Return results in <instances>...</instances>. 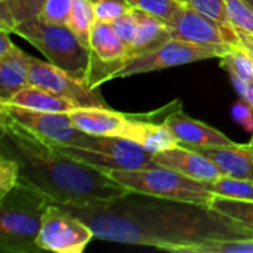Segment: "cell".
<instances>
[{"label":"cell","mask_w":253,"mask_h":253,"mask_svg":"<svg viewBox=\"0 0 253 253\" xmlns=\"http://www.w3.org/2000/svg\"><path fill=\"white\" fill-rule=\"evenodd\" d=\"M59 206L86 222L96 239L151 246L166 252L176 246L196 243L253 239V230L206 205L160 199L133 191L110 202Z\"/></svg>","instance_id":"obj_1"},{"label":"cell","mask_w":253,"mask_h":253,"mask_svg":"<svg viewBox=\"0 0 253 253\" xmlns=\"http://www.w3.org/2000/svg\"><path fill=\"white\" fill-rule=\"evenodd\" d=\"M1 154L19 165L21 179L37 187L56 205L84 206L125 197L129 188L107 170L61 153L0 111Z\"/></svg>","instance_id":"obj_2"},{"label":"cell","mask_w":253,"mask_h":253,"mask_svg":"<svg viewBox=\"0 0 253 253\" xmlns=\"http://www.w3.org/2000/svg\"><path fill=\"white\" fill-rule=\"evenodd\" d=\"M53 202L37 187L19 182L0 197V251L3 253H31L40 251L37 237L43 216Z\"/></svg>","instance_id":"obj_3"},{"label":"cell","mask_w":253,"mask_h":253,"mask_svg":"<svg viewBox=\"0 0 253 253\" xmlns=\"http://www.w3.org/2000/svg\"><path fill=\"white\" fill-rule=\"evenodd\" d=\"M12 33L31 43L55 67L89 83L92 50L67 24H53L36 16L16 25Z\"/></svg>","instance_id":"obj_4"},{"label":"cell","mask_w":253,"mask_h":253,"mask_svg":"<svg viewBox=\"0 0 253 253\" xmlns=\"http://www.w3.org/2000/svg\"><path fill=\"white\" fill-rule=\"evenodd\" d=\"M107 173L130 191L145 196L206 206L213 199V194L206 187V181H199L162 166L136 170L110 169Z\"/></svg>","instance_id":"obj_5"},{"label":"cell","mask_w":253,"mask_h":253,"mask_svg":"<svg viewBox=\"0 0 253 253\" xmlns=\"http://www.w3.org/2000/svg\"><path fill=\"white\" fill-rule=\"evenodd\" d=\"M61 153L104 170H136L159 168L153 154L139 144L120 136H96L89 147L55 145Z\"/></svg>","instance_id":"obj_6"},{"label":"cell","mask_w":253,"mask_h":253,"mask_svg":"<svg viewBox=\"0 0 253 253\" xmlns=\"http://www.w3.org/2000/svg\"><path fill=\"white\" fill-rule=\"evenodd\" d=\"M234 46L230 44H197V43L170 39L168 43H165L163 46H160L153 52L127 58L123 62V65L111 74L110 80L166 70V68L179 67L203 59H212V58L221 59Z\"/></svg>","instance_id":"obj_7"},{"label":"cell","mask_w":253,"mask_h":253,"mask_svg":"<svg viewBox=\"0 0 253 253\" xmlns=\"http://www.w3.org/2000/svg\"><path fill=\"white\" fill-rule=\"evenodd\" d=\"M0 111L53 145L89 147L95 139V135L82 132L74 126L70 113L34 111L10 104H0Z\"/></svg>","instance_id":"obj_8"},{"label":"cell","mask_w":253,"mask_h":253,"mask_svg":"<svg viewBox=\"0 0 253 253\" xmlns=\"http://www.w3.org/2000/svg\"><path fill=\"white\" fill-rule=\"evenodd\" d=\"M93 237L86 222L52 203L44 212L37 246L40 251L55 253H82Z\"/></svg>","instance_id":"obj_9"},{"label":"cell","mask_w":253,"mask_h":253,"mask_svg":"<svg viewBox=\"0 0 253 253\" xmlns=\"http://www.w3.org/2000/svg\"><path fill=\"white\" fill-rule=\"evenodd\" d=\"M30 84L53 92L77 104L80 108H110L102 98L99 87L76 79L70 73L55 67L49 61L30 58Z\"/></svg>","instance_id":"obj_10"},{"label":"cell","mask_w":253,"mask_h":253,"mask_svg":"<svg viewBox=\"0 0 253 253\" xmlns=\"http://www.w3.org/2000/svg\"><path fill=\"white\" fill-rule=\"evenodd\" d=\"M172 39L197 44H230L239 46L236 30L221 24L190 4H182L178 12L166 22Z\"/></svg>","instance_id":"obj_11"},{"label":"cell","mask_w":253,"mask_h":253,"mask_svg":"<svg viewBox=\"0 0 253 253\" xmlns=\"http://www.w3.org/2000/svg\"><path fill=\"white\" fill-rule=\"evenodd\" d=\"M77 129L96 136H120L133 141L141 116H130L111 108H79L70 113Z\"/></svg>","instance_id":"obj_12"},{"label":"cell","mask_w":253,"mask_h":253,"mask_svg":"<svg viewBox=\"0 0 253 253\" xmlns=\"http://www.w3.org/2000/svg\"><path fill=\"white\" fill-rule=\"evenodd\" d=\"M163 123L178 139L179 145L188 148H215L228 147L234 142L221 130L208 126L206 123L187 116L181 105L166 114Z\"/></svg>","instance_id":"obj_13"},{"label":"cell","mask_w":253,"mask_h":253,"mask_svg":"<svg viewBox=\"0 0 253 253\" xmlns=\"http://www.w3.org/2000/svg\"><path fill=\"white\" fill-rule=\"evenodd\" d=\"M153 159L162 168L176 170L182 175H187L199 181H212L224 175L218 165L212 162L209 157H206L197 150L184 145H178L166 151L156 153L153 154Z\"/></svg>","instance_id":"obj_14"},{"label":"cell","mask_w":253,"mask_h":253,"mask_svg":"<svg viewBox=\"0 0 253 253\" xmlns=\"http://www.w3.org/2000/svg\"><path fill=\"white\" fill-rule=\"evenodd\" d=\"M90 50H92V61L98 65L108 67L110 65V76L119 70L123 62L130 56L129 49L126 44L119 39L116 34L111 22L95 21L92 31H90Z\"/></svg>","instance_id":"obj_15"},{"label":"cell","mask_w":253,"mask_h":253,"mask_svg":"<svg viewBox=\"0 0 253 253\" xmlns=\"http://www.w3.org/2000/svg\"><path fill=\"white\" fill-rule=\"evenodd\" d=\"M218 165L224 175L253 181V147L251 144H233L215 148H193Z\"/></svg>","instance_id":"obj_16"},{"label":"cell","mask_w":253,"mask_h":253,"mask_svg":"<svg viewBox=\"0 0 253 253\" xmlns=\"http://www.w3.org/2000/svg\"><path fill=\"white\" fill-rule=\"evenodd\" d=\"M30 58L31 55L18 46L0 58V104L7 102L15 93L30 86Z\"/></svg>","instance_id":"obj_17"},{"label":"cell","mask_w":253,"mask_h":253,"mask_svg":"<svg viewBox=\"0 0 253 253\" xmlns=\"http://www.w3.org/2000/svg\"><path fill=\"white\" fill-rule=\"evenodd\" d=\"M135 15L138 21V30L130 47V58L153 52L172 39L170 30L163 19L139 9H135Z\"/></svg>","instance_id":"obj_18"},{"label":"cell","mask_w":253,"mask_h":253,"mask_svg":"<svg viewBox=\"0 0 253 253\" xmlns=\"http://www.w3.org/2000/svg\"><path fill=\"white\" fill-rule=\"evenodd\" d=\"M10 105L34 110V111H44V113H71L79 110L80 107L73 101L62 98L53 92L37 86H27L18 93H15L7 102Z\"/></svg>","instance_id":"obj_19"},{"label":"cell","mask_w":253,"mask_h":253,"mask_svg":"<svg viewBox=\"0 0 253 253\" xmlns=\"http://www.w3.org/2000/svg\"><path fill=\"white\" fill-rule=\"evenodd\" d=\"M147 117L148 114L141 116L133 142L139 144L144 150H147L151 154L162 153V151H166L169 148L179 145L178 139L165 123L147 120Z\"/></svg>","instance_id":"obj_20"},{"label":"cell","mask_w":253,"mask_h":253,"mask_svg":"<svg viewBox=\"0 0 253 253\" xmlns=\"http://www.w3.org/2000/svg\"><path fill=\"white\" fill-rule=\"evenodd\" d=\"M46 0H0V28L12 30L36 16H40Z\"/></svg>","instance_id":"obj_21"},{"label":"cell","mask_w":253,"mask_h":253,"mask_svg":"<svg viewBox=\"0 0 253 253\" xmlns=\"http://www.w3.org/2000/svg\"><path fill=\"white\" fill-rule=\"evenodd\" d=\"M96 21L93 3L90 0H74L67 25L74 31L80 42L90 49V31Z\"/></svg>","instance_id":"obj_22"},{"label":"cell","mask_w":253,"mask_h":253,"mask_svg":"<svg viewBox=\"0 0 253 253\" xmlns=\"http://www.w3.org/2000/svg\"><path fill=\"white\" fill-rule=\"evenodd\" d=\"M206 187L213 196L237 200H253V181L249 179L222 175L216 179L206 181Z\"/></svg>","instance_id":"obj_23"},{"label":"cell","mask_w":253,"mask_h":253,"mask_svg":"<svg viewBox=\"0 0 253 253\" xmlns=\"http://www.w3.org/2000/svg\"><path fill=\"white\" fill-rule=\"evenodd\" d=\"M169 252L173 253H253V239L216 240L206 243H196L187 246H176Z\"/></svg>","instance_id":"obj_24"},{"label":"cell","mask_w":253,"mask_h":253,"mask_svg":"<svg viewBox=\"0 0 253 253\" xmlns=\"http://www.w3.org/2000/svg\"><path fill=\"white\" fill-rule=\"evenodd\" d=\"M209 208L253 230V200H237L213 196Z\"/></svg>","instance_id":"obj_25"},{"label":"cell","mask_w":253,"mask_h":253,"mask_svg":"<svg viewBox=\"0 0 253 253\" xmlns=\"http://www.w3.org/2000/svg\"><path fill=\"white\" fill-rule=\"evenodd\" d=\"M221 65L227 70L230 77L253 82V59L243 47L234 46L227 55L221 58Z\"/></svg>","instance_id":"obj_26"},{"label":"cell","mask_w":253,"mask_h":253,"mask_svg":"<svg viewBox=\"0 0 253 253\" xmlns=\"http://www.w3.org/2000/svg\"><path fill=\"white\" fill-rule=\"evenodd\" d=\"M225 12L234 30L253 34V9L246 0H225Z\"/></svg>","instance_id":"obj_27"},{"label":"cell","mask_w":253,"mask_h":253,"mask_svg":"<svg viewBox=\"0 0 253 253\" xmlns=\"http://www.w3.org/2000/svg\"><path fill=\"white\" fill-rule=\"evenodd\" d=\"M132 7L144 10L147 13H151L165 22H168L176 12L178 9L185 4L178 0H126Z\"/></svg>","instance_id":"obj_28"},{"label":"cell","mask_w":253,"mask_h":253,"mask_svg":"<svg viewBox=\"0 0 253 253\" xmlns=\"http://www.w3.org/2000/svg\"><path fill=\"white\" fill-rule=\"evenodd\" d=\"M74 0H46L40 18L53 24H67L71 15Z\"/></svg>","instance_id":"obj_29"},{"label":"cell","mask_w":253,"mask_h":253,"mask_svg":"<svg viewBox=\"0 0 253 253\" xmlns=\"http://www.w3.org/2000/svg\"><path fill=\"white\" fill-rule=\"evenodd\" d=\"M111 24H113V28H114L116 34L119 36V39L126 44V47L130 52V47L133 44L136 30H138V21H136V15H135V9L130 7L126 13H123L120 18H117Z\"/></svg>","instance_id":"obj_30"},{"label":"cell","mask_w":253,"mask_h":253,"mask_svg":"<svg viewBox=\"0 0 253 253\" xmlns=\"http://www.w3.org/2000/svg\"><path fill=\"white\" fill-rule=\"evenodd\" d=\"M21 179V170L16 160L0 154V197L6 196Z\"/></svg>","instance_id":"obj_31"},{"label":"cell","mask_w":253,"mask_h":253,"mask_svg":"<svg viewBox=\"0 0 253 253\" xmlns=\"http://www.w3.org/2000/svg\"><path fill=\"white\" fill-rule=\"evenodd\" d=\"M132 6L123 0H99L93 3L95 16L98 21L114 22L123 13H126Z\"/></svg>","instance_id":"obj_32"},{"label":"cell","mask_w":253,"mask_h":253,"mask_svg":"<svg viewBox=\"0 0 253 253\" xmlns=\"http://www.w3.org/2000/svg\"><path fill=\"white\" fill-rule=\"evenodd\" d=\"M187 4L221 24L230 25L225 12V0H187Z\"/></svg>","instance_id":"obj_33"},{"label":"cell","mask_w":253,"mask_h":253,"mask_svg":"<svg viewBox=\"0 0 253 253\" xmlns=\"http://www.w3.org/2000/svg\"><path fill=\"white\" fill-rule=\"evenodd\" d=\"M233 119L248 132H253V107L245 101L243 98L237 99V102L233 105Z\"/></svg>","instance_id":"obj_34"},{"label":"cell","mask_w":253,"mask_h":253,"mask_svg":"<svg viewBox=\"0 0 253 253\" xmlns=\"http://www.w3.org/2000/svg\"><path fill=\"white\" fill-rule=\"evenodd\" d=\"M233 86L236 89V92L239 93L240 98H243L245 101H248L253 107V82H246L237 77H231Z\"/></svg>","instance_id":"obj_35"},{"label":"cell","mask_w":253,"mask_h":253,"mask_svg":"<svg viewBox=\"0 0 253 253\" xmlns=\"http://www.w3.org/2000/svg\"><path fill=\"white\" fill-rule=\"evenodd\" d=\"M237 39H239V46L243 47L248 55L253 59V34L252 33H246L242 30H236Z\"/></svg>","instance_id":"obj_36"},{"label":"cell","mask_w":253,"mask_h":253,"mask_svg":"<svg viewBox=\"0 0 253 253\" xmlns=\"http://www.w3.org/2000/svg\"><path fill=\"white\" fill-rule=\"evenodd\" d=\"M246 1H248V4H249V6L253 9V0H246Z\"/></svg>","instance_id":"obj_37"},{"label":"cell","mask_w":253,"mask_h":253,"mask_svg":"<svg viewBox=\"0 0 253 253\" xmlns=\"http://www.w3.org/2000/svg\"><path fill=\"white\" fill-rule=\"evenodd\" d=\"M178 1H181V3H185V4H187V0H178Z\"/></svg>","instance_id":"obj_38"},{"label":"cell","mask_w":253,"mask_h":253,"mask_svg":"<svg viewBox=\"0 0 253 253\" xmlns=\"http://www.w3.org/2000/svg\"><path fill=\"white\" fill-rule=\"evenodd\" d=\"M92 3H95V1H99V0H90ZM123 1H126V0H123Z\"/></svg>","instance_id":"obj_39"},{"label":"cell","mask_w":253,"mask_h":253,"mask_svg":"<svg viewBox=\"0 0 253 253\" xmlns=\"http://www.w3.org/2000/svg\"><path fill=\"white\" fill-rule=\"evenodd\" d=\"M251 145H252V147H253V136H252V141H251Z\"/></svg>","instance_id":"obj_40"}]
</instances>
